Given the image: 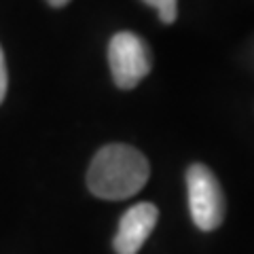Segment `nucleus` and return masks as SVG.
Masks as SVG:
<instances>
[{"instance_id":"1","label":"nucleus","mask_w":254,"mask_h":254,"mask_svg":"<svg viewBox=\"0 0 254 254\" xmlns=\"http://www.w3.org/2000/svg\"><path fill=\"white\" fill-rule=\"evenodd\" d=\"M148 176V159L138 148L108 144L95 153L87 172V187L100 199L119 201L140 193Z\"/></svg>"},{"instance_id":"2","label":"nucleus","mask_w":254,"mask_h":254,"mask_svg":"<svg viewBox=\"0 0 254 254\" xmlns=\"http://www.w3.org/2000/svg\"><path fill=\"white\" fill-rule=\"evenodd\" d=\"M190 218L201 231H214L225 220V195L220 182L203 163H193L187 170Z\"/></svg>"},{"instance_id":"3","label":"nucleus","mask_w":254,"mask_h":254,"mask_svg":"<svg viewBox=\"0 0 254 254\" xmlns=\"http://www.w3.org/2000/svg\"><path fill=\"white\" fill-rule=\"evenodd\" d=\"M108 64H110V72H113L117 87L133 89L150 72L153 58H150L148 45L138 34H133V32H119V34L110 38Z\"/></svg>"},{"instance_id":"4","label":"nucleus","mask_w":254,"mask_h":254,"mask_svg":"<svg viewBox=\"0 0 254 254\" xmlns=\"http://www.w3.org/2000/svg\"><path fill=\"white\" fill-rule=\"evenodd\" d=\"M159 210L155 203L142 201L127 210L119 220L117 235L113 240V248L117 254H138L146 244L148 235L157 225Z\"/></svg>"},{"instance_id":"5","label":"nucleus","mask_w":254,"mask_h":254,"mask_svg":"<svg viewBox=\"0 0 254 254\" xmlns=\"http://www.w3.org/2000/svg\"><path fill=\"white\" fill-rule=\"evenodd\" d=\"M159 13V19L163 23H172L178 15V0H144Z\"/></svg>"},{"instance_id":"6","label":"nucleus","mask_w":254,"mask_h":254,"mask_svg":"<svg viewBox=\"0 0 254 254\" xmlns=\"http://www.w3.org/2000/svg\"><path fill=\"white\" fill-rule=\"evenodd\" d=\"M6 87H9V74H6L4 53H2V49H0V104H2V100L6 95Z\"/></svg>"},{"instance_id":"7","label":"nucleus","mask_w":254,"mask_h":254,"mask_svg":"<svg viewBox=\"0 0 254 254\" xmlns=\"http://www.w3.org/2000/svg\"><path fill=\"white\" fill-rule=\"evenodd\" d=\"M47 2H49L51 6H64V4H68L70 0H47Z\"/></svg>"}]
</instances>
